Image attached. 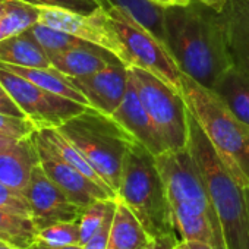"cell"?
Masks as SVG:
<instances>
[{
    "label": "cell",
    "instance_id": "cell-1",
    "mask_svg": "<svg viewBox=\"0 0 249 249\" xmlns=\"http://www.w3.org/2000/svg\"><path fill=\"white\" fill-rule=\"evenodd\" d=\"M166 47L180 72L213 89L221 75L233 66L218 11L191 2L170 5L163 12Z\"/></svg>",
    "mask_w": 249,
    "mask_h": 249
},
{
    "label": "cell",
    "instance_id": "cell-2",
    "mask_svg": "<svg viewBox=\"0 0 249 249\" xmlns=\"http://www.w3.org/2000/svg\"><path fill=\"white\" fill-rule=\"evenodd\" d=\"M156 163L166 186L179 239L201 240L214 249H226L220 221L189 150H169L157 156Z\"/></svg>",
    "mask_w": 249,
    "mask_h": 249
},
{
    "label": "cell",
    "instance_id": "cell-3",
    "mask_svg": "<svg viewBox=\"0 0 249 249\" xmlns=\"http://www.w3.org/2000/svg\"><path fill=\"white\" fill-rule=\"evenodd\" d=\"M188 150L220 221L226 249H249V186L230 172L191 113Z\"/></svg>",
    "mask_w": 249,
    "mask_h": 249
},
{
    "label": "cell",
    "instance_id": "cell-4",
    "mask_svg": "<svg viewBox=\"0 0 249 249\" xmlns=\"http://www.w3.org/2000/svg\"><path fill=\"white\" fill-rule=\"evenodd\" d=\"M180 94L230 172L249 186V124L237 119L211 89L185 73Z\"/></svg>",
    "mask_w": 249,
    "mask_h": 249
},
{
    "label": "cell",
    "instance_id": "cell-5",
    "mask_svg": "<svg viewBox=\"0 0 249 249\" xmlns=\"http://www.w3.org/2000/svg\"><path fill=\"white\" fill-rule=\"evenodd\" d=\"M117 199L135 214L151 239L178 233L156 156L140 142L124 157Z\"/></svg>",
    "mask_w": 249,
    "mask_h": 249
},
{
    "label": "cell",
    "instance_id": "cell-6",
    "mask_svg": "<svg viewBox=\"0 0 249 249\" xmlns=\"http://www.w3.org/2000/svg\"><path fill=\"white\" fill-rule=\"evenodd\" d=\"M57 129L82 153L117 196L124 157L137 140L111 116L92 107L85 108Z\"/></svg>",
    "mask_w": 249,
    "mask_h": 249
},
{
    "label": "cell",
    "instance_id": "cell-7",
    "mask_svg": "<svg viewBox=\"0 0 249 249\" xmlns=\"http://www.w3.org/2000/svg\"><path fill=\"white\" fill-rule=\"evenodd\" d=\"M128 69L140 98L167 148L173 151L188 148L189 110L182 94L142 68L131 66Z\"/></svg>",
    "mask_w": 249,
    "mask_h": 249
},
{
    "label": "cell",
    "instance_id": "cell-8",
    "mask_svg": "<svg viewBox=\"0 0 249 249\" xmlns=\"http://www.w3.org/2000/svg\"><path fill=\"white\" fill-rule=\"evenodd\" d=\"M111 25L131 57V66H138L180 92L182 72L167 47L142 27L129 12L120 8L106 11Z\"/></svg>",
    "mask_w": 249,
    "mask_h": 249
},
{
    "label": "cell",
    "instance_id": "cell-9",
    "mask_svg": "<svg viewBox=\"0 0 249 249\" xmlns=\"http://www.w3.org/2000/svg\"><path fill=\"white\" fill-rule=\"evenodd\" d=\"M0 82L37 129L59 128L88 106L53 94L34 82L0 68Z\"/></svg>",
    "mask_w": 249,
    "mask_h": 249
},
{
    "label": "cell",
    "instance_id": "cell-10",
    "mask_svg": "<svg viewBox=\"0 0 249 249\" xmlns=\"http://www.w3.org/2000/svg\"><path fill=\"white\" fill-rule=\"evenodd\" d=\"M38 9L41 24L98 46L116 56L126 68H131V57L103 8H98L97 11L87 15L49 6H38Z\"/></svg>",
    "mask_w": 249,
    "mask_h": 249
},
{
    "label": "cell",
    "instance_id": "cell-11",
    "mask_svg": "<svg viewBox=\"0 0 249 249\" xmlns=\"http://www.w3.org/2000/svg\"><path fill=\"white\" fill-rule=\"evenodd\" d=\"M24 195L31 208V218L37 229L60 221H78L84 208L75 204L37 164Z\"/></svg>",
    "mask_w": 249,
    "mask_h": 249
},
{
    "label": "cell",
    "instance_id": "cell-12",
    "mask_svg": "<svg viewBox=\"0 0 249 249\" xmlns=\"http://www.w3.org/2000/svg\"><path fill=\"white\" fill-rule=\"evenodd\" d=\"M34 138L43 170L75 204L85 208L97 199H116V195L65 161L38 131L34 134Z\"/></svg>",
    "mask_w": 249,
    "mask_h": 249
},
{
    "label": "cell",
    "instance_id": "cell-13",
    "mask_svg": "<svg viewBox=\"0 0 249 249\" xmlns=\"http://www.w3.org/2000/svg\"><path fill=\"white\" fill-rule=\"evenodd\" d=\"M71 81L87 97L89 107L111 116L124 97L129 69L122 62H116L95 73L71 78Z\"/></svg>",
    "mask_w": 249,
    "mask_h": 249
},
{
    "label": "cell",
    "instance_id": "cell-14",
    "mask_svg": "<svg viewBox=\"0 0 249 249\" xmlns=\"http://www.w3.org/2000/svg\"><path fill=\"white\" fill-rule=\"evenodd\" d=\"M114 120H117L122 126L126 129L142 147H145L153 156H160L169 151L159 128L156 126L154 120L148 114L144 107L138 89L129 75L128 87L124 91V97L119 107L111 114Z\"/></svg>",
    "mask_w": 249,
    "mask_h": 249
},
{
    "label": "cell",
    "instance_id": "cell-15",
    "mask_svg": "<svg viewBox=\"0 0 249 249\" xmlns=\"http://www.w3.org/2000/svg\"><path fill=\"white\" fill-rule=\"evenodd\" d=\"M218 14L231 62L249 75V0H227Z\"/></svg>",
    "mask_w": 249,
    "mask_h": 249
},
{
    "label": "cell",
    "instance_id": "cell-16",
    "mask_svg": "<svg viewBox=\"0 0 249 249\" xmlns=\"http://www.w3.org/2000/svg\"><path fill=\"white\" fill-rule=\"evenodd\" d=\"M34 134L0 150V182L22 194L30 183L34 167L40 164Z\"/></svg>",
    "mask_w": 249,
    "mask_h": 249
},
{
    "label": "cell",
    "instance_id": "cell-17",
    "mask_svg": "<svg viewBox=\"0 0 249 249\" xmlns=\"http://www.w3.org/2000/svg\"><path fill=\"white\" fill-rule=\"evenodd\" d=\"M49 57L53 68L71 78L87 76L107 68L111 63L120 62L110 52L94 44L60 52Z\"/></svg>",
    "mask_w": 249,
    "mask_h": 249
},
{
    "label": "cell",
    "instance_id": "cell-18",
    "mask_svg": "<svg viewBox=\"0 0 249 249\" xmlns=\"http://www.w3.org/2000/svg\"><path fill=\"white\" fill-rule=\"evenodd\" d=\"M151 240L135 214L116 198L107 249H141Z\"/></svg>",
    "mask_w": 249,
    "mask_h": 249
},
{
    "label": "cell",
    "instance_id": "cell-19",
    "mask_svg": "<svg viewBox=\"0 0 249 249\" xmlns=\"http://www.w3.org/2000/svg\"><path fill=\"white\" fill-rule=\"evenodd\" d=\"M227 108L249 124V75L237 66H230L211 89Z\"/></svg>",
    "mask_w": 249,
    "mask_h": 249
},
{
    "label": "cell",
    "instance_id": "cell-20",
    "mask_svg": "<svg viewBox=\"0 0 249 249\" xmlns=\"http://www.w3.org/2000/svg\"><path fill=\"white\" fill-rule=\"evenodd\" d=\"M0 68L11 71V72L34 82L36 85H38V87H41V88L53 92V94L62 95L65 98L78 101V103L89 107L87 97L72 84L71 78L53 66H49V68H25V66L0 63Z\"/></svg>",
    "mask_w": 249,
    "mask_h": 249
},
{
    "label": "cell",
    "instance_id": "cell-21",
    "mask_svg": "<svg viewBox=\"0 0 249 249\" xmlns=\"http://www.w3.org/2000/svg\"><path fill=\"white\" fill-rule=\"evenodd\" d=\"M0 63L25 68L52 66L49 54L28 33L0 40Z\"/></svg>",
    "mask_w": 249,
    "mask_h": 249
},
{
    "label": "cell",
    "instance_id": "cell-22",
    "mask_svg": "<svg viewBox=\"0 0 249 249\" xmlns=\"http://www.w3.org/2000/svg\"><path fill=\"white\" fill-rule=\"evenodd\" d=\"M100 8L110 11L113 8H120L129 12L142 27H145L153 36H156L164 46V27H163V12L164 8L156 5L150 0H97Z\"/></svg>",
    "mask_w": 249,
    "mask_h": 249
},
{
    "label": "cell",
    "instance_id": "cell-23",
    "mask_svg": "<svg viewBox=\"0 0 249 249\" xmlns=\"http://www.w3.org/2000/svg\"><path fill=\"white\" fill-rule=\"evenodd\" d=\"M38 22V6L25 0H0V30L3 38L27 33Z\"/></svg>",
    "mask_w": 249,
    "mask_h": 249
},
{
    "label": "cell",
    "instance_id": "cell-24",
    "mask_svg": "<svg viewBox=\"0 0 249 249\" xmlns=\"http://www.w3.org/2000/svg\"><path fill=\"white\" fill-rule=\"evenodd\" d=\"M38 132L43 135V138L53 147V150L65 160L68 161L71 166H73L76 170H79L82 175H85L88 179H91L92 182H95L97 185L103 186L104 189H107L108 192H111L113 195H116L108 185L100 178V175L94 170V167L88 163V160L82 156V153L71 142L68 141L57 128H44V129H38ZM117 198V196H116Z\"/></svg>",
    "mask_w": 249,
    "mask_h": 249
},
{
    "label": "cell",
    "instance_id": "cell-25",
    "mask_svg": "<svg viewBox=\"0 0 249 249\" xmlns=\"http://www.w3.org/2000/svg\"><path fill=\"white\" fill-rule=\"evenodd\" d=\"M37 230L31 217L0 210V237L5 242H9L19 249H27L34 242Z\"/></svg>",
    "mask_w": 249,
    "mask_h": 249
},
{
    "label": "cell",
    "instance_id": "cell-26",
    "mask_svg": "<svg viewBox=\"0 0 249 249\" xmlns=\"http://www.w3.org/2000/svg\"><path fill=\"white\" fill-rule=\"evenodd\" d=\"M43 49L44 52L52 56L60 52H66L71 49H76V47H85L89 46L91 43H87L75 36H71L65 31L52 28L49 25H44L41 22L36 24L34 27H31L27 31Z\"/></svg>",
    "mask_w": 249,
    "mask_h": 249
},
{
    "label": "cell",
    "instance_id": "cell-27",
    "mask_svg": "<svg viewBox=\"0 0 249 249\" xmlns=\"http://www.w3.org/2000/svg\"><path fill=\"white\" fill-rule=\"evenodd\" d=\"M116 210V199H97L91 205L85 207L78 224L81 234V245L87 243L97 230L103 226L104 220Z\"/></svg>",
    "mask_w": 249,
    "mask_h": 249
},
{
    "label": "cell",
    "instance_id": "cell-28",
    "mask_svg": "<svg viewBox=\"0 0 249 249\" xmlns=\"http://www.w3.org/2000/svg\"><path fill=\"white\" fill-rule=\"evenodd\" d=\"M34 242L49 246H72L81 245L78 221H60L38 229Z\"/></svg>",
    "mask_w": 249,
    "mask_h": 249
},
{
    "label": "cell",
    "instance_id": "cell-29",
    "mask_svg": "<svg viewBox=\"0 0 249 249\" xmlns=\"http://www.w3.org/2000/svg\"><path fill=\"white\" fill-rule=\"evenodd\" d=\"M37 131L38 129L36 128V124L28 119L0 113V135L21 140L33 135Z\"/></svg>",
    "mask_w": 249,
    "mask_h": 249
},
{
    "label": "cell",
    "instance_id": "cell-30",
    "mask_svg": "<svg viewBox=\"0 0 249 249\" xmlns=\"http://www.w3.org/2000/svg\"><path fill=\"white\" fill-rule=\"evenodd\" d=\"M0 210H6L24 217H31V208L25 195L0 182Z\"/></svg>",
    "mask_w": 249,
    "mask_h": 249
},
{
    "label": "cell",
    "instance_id": "cell-31",
    "mask_svg": "<svg viewBox=\"0 0 249 249\" xmlns=\"http://www.w3.org/2000/svg\"><path fill=\"white\" fill-rule=\"evenodd\" d=\"M36 6H49V8H60L78 14H91L100 8L97 0H25Z\"/></svg>",
    "mask_w": 249,
    "mask_h": 249
},
{
    "label": "cell",
    "instance_id": "cell-32",
    "mask_svg": "<svg viewBox=\"0 0 249 249\" xmlns=\"http://www.w3.org/2000/svg\"><path fill=\"white\" fill-rule=\"evenodd\" d=\"M113 215H114V211L104 220L103 226L97 230V233L87 243L82 245V249H107L108 234H110V229H111Z\"/></svg>",
    "mask_w": 249,
    "mask_h": 249
},
{
    "label": "cell",
    "instance_id": "cell-33",
    "mask_svg": "<svg viewBox=\"0 0 249 249\" xmlns=\"http://www.w3.org/2000/svg\"><path fill=\"white\" fill-rule=\"evenodd\" d=\"M0 113L3 114H9V116H15V117H22V119H28L25 116V113L21 110V107L15 103V100L11 97V94L8 92V89L3 87V84L0 82Z\"/></svg>",
    "mask_w": 249,
    "mask_h": 249
},
{
    "label": "cell",
    "instance_id": "cell-34",
    "mask_svg": "<svg viewBox=\"0 0 249 249\" xmlns=\"http://www.w3.org/2000/svg\"><path fill=\"white\" fill-rule=\"evenodd\" d=\"M178 242H179L178 233H173V234H167V236L153 239L150 243H147L141 249H173Z\"/></svg>",
    "mask_w": 249,
    "mask_h": 249
},
{
    "label": "cell",
    "instance_id": "cell-35",
    "mask_svg": "<svg viewBox=\"0 0 249 249\" xmlns=\"http://www.w3.org/2000/svg\"><path fill=\"white\" fill-rule=\"evenodd\" d=\"M173 249H214L211 245L201 242V240H186V239H179L176 246Z\"/></svg>",
    "mask_w": 249,
    "mask_h": 249
},
{
    "label": "cell",
    "instance_id": "cell-36",
    "mask_svg": "<svg viewBox=\"0 0 249 249\" xmlns=\"http://www.w3.org/2000/svg\"><path fill=\"white\" fill-rule=\"evenodd\" d=\"M27 249H82V245H72V246H49L38 242H33Z\"/></svg>",
    "mask_w": 249,
    "mask_h": 249
},
{
    "label": "cell",
    "instance_id": "cell-37",
    "mask_svg": "<svg viewBox=\"0 0 249 249\" xmlns=\"http://www.w3.org/2000/svg\"><path fill=\"white\" fill-rule=\"evenodd\" d=\"M191 2H195V3H201V5H205V6H210L215 11H221L223 6L226 5L227 0H191Z\"/></svg>",
    "mask_w": 249,
    "mask_h": 249
},
{
    "label": "cell",
    "instance_id": "cell-38",
    "mask_svg": "<svg viewBox=\"0 0 249 249\" xmlns=\"http://www.w3.org/2000/svg\"><path fill=\"white\" fill-rule=\"evenodd\" d=\"M18 140L11 138V137H5V135H0V150H5L8 147H11L14 142H17Z\"/></svg>",
    "mask_w": 249,
    "mask_h": 249
},
{
    "label": "cell",
    "instance_id": "cell-39",
    "mask_svg": "<svg viewBox=\"0 0 249 249\" xmlns=\"http://www.w3.org/2000/svg\"><path fill=\"white\" fill-rule=\"evenodd\" d=\"M191 0H169V6L170 5H178V6H185V5H189Z\"/></svg>",
    "mask_w": 249,
    "mask_h": 249
},
{
    "label": "cell",
    "instance_id": "cell-40",
    "mask_svg": "<svg viewBox=\"0 0 249 249\" xmlns=\"http://www.w3.org/2000/svg\"><path fill=\"white\" fill-rule=\"evenodd\" d=\"M0 249H19L15 245L9 243V242H0Z\"/></svg>",
    "mask_w": 249,
    "mask_h": 249
},
{
    "label": "cell",
    "instance_id": "cell-41",
    "mask_svg": "<svg viewBox=\"0 0 249 249\" xmlns=\"http://www.w3.org/2000/svg\"><path fill=\"white\" fill-rule=\"evenodd\" d=\"M150 2H153V3H156V5H160V6H163V8L169 6V0H150Z\"/></svg>",
    "mask_w": 249,
    "mask_h": 249
},
{
    "label": "cell",
    "instance_id": "cell-42",
    "mask_svg": "<svg viewBox=\"0 0 249 249\" xmlns=\"http://www.w3.org/2000/svg\"><path fill=\"white\" fill-rule=\"evenodd\" d=\"M0 40H3V37H2V30H0Z\"/></svg>",
    "mask_w": 249,
    "mask_h": 249
},
{
    "label": "cell",
    "instance_id": "cell-43",
    "mask_svg": "<svg viewBox=\"0 0 249 249\" xmlns=\"http://www.w3.org/2000/svg\"><path fill=\"white\" fill-rule=\"evenodd\" d=\"M0 242H5V240H3V239H2V237H0Z\"/></svg>",
    "mask_w": 249,
    "mask_h": 249
}]
</instances>
